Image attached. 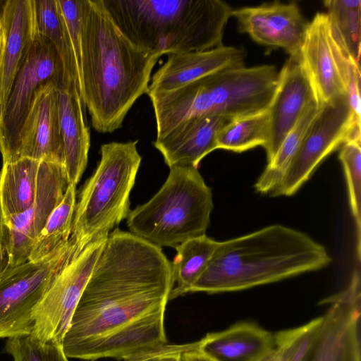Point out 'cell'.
Here are the masks:
<instances>
[{
    "label": "cell",
    "mask_w": 361,
    "mask_h": 361,
    "mask_svg": "<svg viewBox=\"0 0 361 361\" xmlns=\"http://www.w3.org/2000/svg\"><path fill=\"white\" fill-rule=\"evenodd\" d=\"M174 287L161 247L115 228L106 238L62 341L68 358L125 360L168 343Z\"/></svg>",
    "instance_id": "6da1fadb"
},
{
    "label": "cell",
    "mask_w": 361,
    "mask_h": 361,
    "mask_svg": "<svg viewBox=\"0 0 361 361\" xmlns=\"http://www.w3.org/2000/svg\"><path fill=\"white\" fill-rule=\"evenodd\" d=\"M161 56L130 42L102 0H82L80 96L96 131L109 133L122 127L135 102L147 94Z\"/></svg>",
    "instance_id": "7a4b0ae2"
},
{
    "label": "cell",
    "mask_w": 361,
    "mask_h": 361,
    "mask_svg": "<svg viewBox=\"0 0 361 361\" xmlns=\"http://www.w3.org/2000/svg\"><path fill=\"white\" fill-rule=\"evenodd\" d=\"M330 262L325 247L307 234L271 225L219 242L190 293L238 291L317 271Z\"/></svg>",
    "instance_id": "3957f363"
},
{
    "label": "cell",
    "mask_w": 361,
    "mask_h": 361,
    "mask_svg": "<svg viewBox=\"0 0 361 361\" xmlns=\"http://www.w3.org/2000/svg\"><path fill=\"white\" fill-rule=\"evenodd\" d=\"M120 31L161 56L222 44L233 9L221 0H102Z\"/></svg>",
    "instance_id": "277c9868"
},
{
    "label": "cell",
    "mask_w": 361,
    "mask_h": 361,
    "mask_svg": "<svg viewBox=\"0 0 361 361\" xmlns=\"http://www.w3.org/2000/svg\"><path fill=\"white\" fill-rule=\"evenodd\" d=\"M279 71L274 65L218 71L150 99L159 138L183 121L202 114L232 119L267 111L275 94Z\"/></svg>",
    "instance_id": "5b68a950"
},
{
    "label": "cell",
    "mask_w": 361,
    "mask_h": 361,
    "mask_svg": "<svg viewBox=\"0 0 361 361\" xmlns=\"http://www.w3.org/2000/svg\"><path fill=\"white\" fill-rule=\"evenodd\" d=\"M169 169L159 191L127 217L130 233L161 248L206 235L213 209L212 190L197 168Z\"/></svg>",
    "instance_id": "8992f818"
},
{
    "label": "cell",
    "mask_w": 361,
    "mask_h": 361,
    "mask_svg": "<svg viewBox=\"0 0 361 361\" xmlns=\"http://www.w3.org/2000/svg\"><path fill=\"white\" fill-rule=\"evenodd\" d=\"M138 140L111 142L100 148L101 158L76 202L71 238L77 252L107 238L130 213V194L142 157Z\"/></svg>",
    "instance_id": "52a82bcc"
},
{
    "label": "cell",
    "mask_w": 361,
    "mask_h": 361,
    "mask_svg": "<svg viewBox=\"0 0 361 361\" xmlns=\"http://www.w3.org/2000/svg\"><path fill=\"white\" fill-rule=\"evenodd\" d=\"M75 252L73 240L59 245L38 261L0 271V338L25 336L33 329L32 311Z\"/></svg>",
    "instance_id": "ba28073f"
},
{
    "label": "cell",
    "mask_w": 361,
    "mask_h": 361,
    "mask_svg": "<svg viewBox=\"0 0 361 361\" xmlns=\"http://www.w3.org/2000/svg\"><path fill=\"white\" fill-rule=\"evenodd\" d=\"M47 82H54L57 89L75 85L68 78L54 45L35 32L33 42L15 78L0 116L3 164L20 158V135L23 123L36 90Z\"/></svg>",
    "instance_id": "9c48e42d"
},
{
    "label": "cell",
    "mask_w": 361,
    "mask_h": 361,
    "mask_svg": "<svg viewBox=\"0 0 361 361\" xmlns=\"http://www.w3.org/2000/svg\"><path fill=\"white\" fill-rule=\"evenodd\" d=\"M360 135V118L354 114L347 94L324 103L272 194H295L326 157L348 141H361Z\"/></svg>",
    "instance_id": "30bf717a"
},
{
    "label": "cell",
    "mask_w": 361,
    "mask_h": 361,
    "mask_svg": "<svg viewBox=\"0 0 361 361\" xmlns=\"http://www.w3.org/2000/svg\"><path fill=\"white\" fill-rule=\"evenodd\" d=\"M106 238L89 243L74 253L58 273L32 311L30 336L44 343L62 345L73 314Z\"/></svg>",
    "instance_id": "8fae6325"
},
{
    "label": "cell",
    "mask_w": 361,
    "mask_h": 361,
    "mask_svg": "<svg viewBox=\"0 0 361 361\" xmlns=\"http://www.w3.org/2000/svg\"><path fill=\"white\" fill-rule=\"evenodd\" d=\"M328 305L315 345L306 361H361V279L355 270L348 285L322 301Z\"/></svg>",
    "instance_id": "7c38bea8"
},
{
    "label": "cell",
    "mask_w": 361,
    "mask_h": 361,
    "mask_svg": "<svg viewBox=\"0 0 361 361\" xmlns=\"http://www.w3.org/2000/svg\"><path fill=\"white\" fill-rule=\"evenodd\" d=\"M68 185L63 164L40 161L36 197L32 204L5 224L7 265L16 266L28 261L33 245L49 215L61 202Z\"/></svg>",
    "instance_id": "4fadbf2b"
},
{
    "label": "cell",
    "mask_w": 361,
    "mask_h": 361,
    "mask_svg": "<svg viewBox=\"0 0 361 361\" xmlns=\"http://www.w3.org/2000/svg\"><path fill=\"white\" fill-rule=\"evenodd\" d=\"M240 32L264 46L284 49L290 57L300 56L309 22L295 2L264 4L233 10Z\"/></svg>",
    "instance_id": "5bb4252c"
},
{
    "label": "cell",
    "mask_w": 361,
    "mask_h": 361,
    "mask_svg": "<svg viewBox=\"0 0 361 361\" xmlns=\"http://www.w3.org/2000/svg\"><path fill=\"white\" fill-rule=\"evenodd\" d=\"M20 158L64 165V152L60 130L58 90L52 82L40 85L20 135Z\"/></svg>",
    "instance_id": "9a60e30c"
},
{
    "label": "cell",
    "mask_w": 361,
    "mask_h": 361,
    "mask_svg": "<svg viewBox=\"0 0 361 361\" xmlns=\"http://www.w3.org/2000/svg\"><path fill=\"white\" fill-rule=\"evenodd\" d=\"M313 100L316 101L314 91L300 56H289L279 71L278 86L268 109L270 136L264 147L268 163L273 160L287 134Z\"/></svg>",
    "instance_id": "2e32d148"
},
{
    "label": "cell",
    "mask_w": 361,
    "mask_h": 361,
    "mask_svg": "<svg viewBox=\"0 0 361 361\" xmlns=\"http://www.w3.org/2000/svg\"><path fill=\"white\" fill-rule=\"evenodd\" d=\"M231 120L226 116L215 114L192 116L156 138L153 145L169 168H198L201 160L217 149V135Z\"/></svg>",
    "instance_id": "e0dca14e"
},
{
    "label": "cell",
    "mask_w": 361,
    "mask_h": 361,
    "mask_svg": "<svg viewBox=\"0 0 361 361\" xmlns=\"http://www.w3.org/2000/svg\"><path fill=\"white\" fill-rule=\"evenodd\" d=\"M35 35L32 0H7L1 15L0 116Z\"/></svg>",
    "instance_id": "ac0fdd59"
},
{
    "label": "cell",
    "mask_w": 361,
    "mask_h": 361,
    "mask_svg": "<svg viewBox=\"0 0 361 361\" xmlns=\"http://www.w3.org/2000/svg\"><path fill=\"white\" fill-rule=\"evenodd\" d=\"M300 61L320 107L347 94L330 42V23L326 13H317L309 23L300 51Z\"/></svg>",
    "instance_id": "d6986e66"
},
{
    "label": "cell",
    "mask_w": 361,
    "mask_h": 361,
    "mask_svg": "<svg viewBox=\"0 0 361 361\" xmlns=\"http://www.w3.org/2000/svg\"><path fill=\"white\" fill-rule=\"evenodd\" d=\"M167 56L151 77L148 92L171 91L218 71L243 66L246 53L242 48L221 44Z\"/></svg>",
    "instance_id": "ffe728a7"
},
{
    "label": "cell",
    "mask_w": 361,
    "mask_h": 361,
    "mask_svg": "<svg viewBox=\"0 0 361 361\" xmlns=\"http://www.w3.org/2000/svg\"><path fill=\"white\" fill-rule=\"evenodd\" d=\"M57 90L64 166L68 185L76 186L86 169L90 147L85 106L74 84Z\"/></svg>",
    "instance_id": "44dd1931"
},
{
    "label": "cell",
    "mask_w": 361,
    "mask_h": 361,
    "mask_svg": "<svg viewBox=\"0 0 361 361\" xmlns=\"http://www.w3.org/2000/svg\"><path fill=\"white\" fill-rule=\"evenodd\" d=\"M274 336L253 322H238L198 341V348L213 361H262L274 348Z\"/></svg>",
    "instance_id": "7402d4cb"
},
{
    "label": "cell",
    "mask_w": 361,
    "mask_h": 361,
    "mask_svg": "<svg viewBox=\"0 0 361 361\" xmlns=\"http://www.w3.org/2000/svg\"><path fill=\"white\" fill-rule=\"evenodd\" d=\"M40 161L28 157L3 164L0 171V204L5 224L26 211L37 192Z\"/></svg>",
    "instance_id": "603a6c76"
},
{
    "label": "cell",
    "mask_w": 361,
    "mask_h": 361,
    "mask_svg": "<svg viewBox=\"0 0 361 361\" xmlns=\"http://www.w3.org/2000/svg\"><path fill=\"white\" fill-rule=\"evenodd\" d=\"M219 242L206 235L184 241L176 247L171 264L173 287L169 300L190 293L191 288L204 271Z\"/></svg>",
    "instance_id": "cb8c5ba5"
},
{
    "label": "cell",
    "mask_w": 361,
    "mask_h": 361,
    "mask_svg": "<svg viewBox=\"0 0 361 361\" xmlns=\"http://www.w3.org/2000/svg\"><path fill=\"white\" fill-rule=\"evenodd\" d=\"M35 32L56 49L68 78L80 94V84L66 27L57 0H32Z\"/></svg>",
    "instance_id": "d4e9b609"
},
{
    "label": "cell",
    "mask_w": 361,
    "mask_h": 361,
    "mask_svg": "<svg viewBox=\"0 0 361 361\" xmlns=\"http://www.w3.org/2000/svg\"><path fill=\"white\" fill-rule=\"evenodd\" d=\"M319 109V106L315 100L307 105L284 138L274 158L267 164L257 180L255 188L257 192H272L279 184Z\"/></svg>",
    "instance_id": "484cf974"
},
{
    "label": "cell",
    "mask_w": 361,
    "mask_h": 361,
    "mask_svg": "<svg viewBox=\"0 0 361 361\" xmlns=\"http://www.w3.org/2000/svg\"><path fill=\"white\" fill-rule=\"evenodd\" d=\"M76 205V186L69 184L61 202L49 215L32 246L29 261H38L71 237Z\"/></svg>",
    "instance_id": "4316f807"
},
{
    "label": "cell",
    "mask_w": 361,
    "mask_h": 361,
    "mask_svg": "<svg viewBox=\"0 0 361 361\" xmlns=\"http://www.w3.org/2000/svg\"><path fill=\"white\" fill-rule=\"evenodd\" d=\"M270 124L268 110L232 119L219 132L217 149L243 152L269 142Z\"/></svg>",
    "instance_id": "83f0119b"
},
{
    "label": "cell",
    "mask_w": 361,
    "mask_h": 361,
    "mask_svg": "<svg viewBox=\"0 0 361 361\" xmlns=\"http://www.w3.org/2000/svg\"><path fill=\"white\" fill-rule=\"evenodd\" d=\"M331 27L353 59L360 64L361 41V1L326 0Z\"/></svg>",
    "instance_id": "f1b7e54d"
},
{
    "label": "cell",
    "mask_w": 361,
    "mask_h": 361,
    "mask_svg": "<svg viewBox=\"0 0 361 361\" xmlns=\"http://www.w3.org/2000/svg\"><path fill=\"white\" fill-rule=\"evenodd\" d=\"M338 158L346 177L348 193L351 213L356 230V255L361 256V141L345 142Z\"/></svg>",
    "instance_id": "f546056e"
},
{
    "label": "cell",
    "mask_w": 361,
    "mask_h": 361,
    "mask_svg": "<svg viewBox=\"0 0 361 361\" xmlns=\"http://www.w3.org/2000/svg\"><path fill=\"white\" fill-rule=\"evenodd\" d=\"M322 316L293 329L280 331L274 336V348L283 361H306L318 338Z\"/></svg>",
    "instance_id": "4dcf8cb0"
},
{
    "label": "cell",
    "mask_w": 361,
    "mask_h": 361,
    "mask_svg": "<svg viewBox=\"0 0 361 361\" xmlns=\"http://www.w3.org/2000/svg\"><path fill=\"white\" fill-rule=\"evenodd\" d=\"M3 353L13 361H69L62 345L42 343L30 335L8 338Z\"/></svg>",
    "instance_id": "1f68e13d"
},
{
    "label": "cell",
    "mask_w": 361,
    "mask_h": 361,
    "mask_svg": "<svg viewBox=\"0 0 361 361\" xmlns=\"http://www.w3.org/2000/svg\"><path fill=\"white\" fill-rule=\"evenodd\" d=\"M187 344L167 343L157 349L133 356L123 361H178L179 355L185 348Z\"/></svg>",
    "instance_id": "d6a6232c"
},
{
    "label": "cell",
    "mask_w": 361,
    "mask_h": 361,
    "mask_svg": "<svg viewBox=\"0 0 361 361\" xmlns=\"http://www.w3.org/2000/svg\"><path fill=\"white\" fill-rule=\"evenodd\" d=\"M178 361H213L198 348V341L188 343L179 355Z\"/></svg>",
    "instance_id": "836d02e7"
},
{
    "label": "cell",
    "mask_w": 361,
    "mask_h": 361,
    "mask_svg": "<svg viewBox=\"0 0 361 361\" xmlns=\"http://www.w3.org/2000/svg\"><path fill=\"white\" fill-rule=\"evenodd\" d=\"M7 240V230L5 226L4 219L0 204V257L2 259L6 254V245Z\"/></svg>",
    "instance_id": "e575fe53"
},
{
    "label": "cell",
    "mask_w": 361,
    "mask_h": 361,
    "mask_svg": "<svg viewBox=\"0 0 361 361\" xmlns=\"http://www.w3.org/2000/svg\"><path fill=\"white\" fill-rule=\"evenodd\" d=\"M262 361H283L279 351L274 348V350Z\"/></svg>",
    "instance_id": "d590c367"
},
{
    "label": "cell",
    "mask_w": 361,
    "mask_h": 361,
    "mask_svg": "<svg viewBox=\"0 0 361 361\" xmlns=\"http://www.w3.org/2000/svg\"><path fill=\"white\" fill-rule=\"evenodd\" d=\"M4 1H0V31L1 30V15H2V9H3V5L4 4Z\"/></svg>",
    "instance_id": "8d00e7d4"
},
{
    "label": "cell",
    "mask_w": 361,
    "mask_h": 361,
    "mask_svg": "<svg viewBox=\"0 0 361 361\" xmlns=\"http://www.w3.org/2000/svg\"><path fill=\"white\" fill-rule=\"evenodd\" d=\"M1 30L0 31V48H1Z\"/></svg>",
    "instance_id": "74e56055"
}]
</instances>
